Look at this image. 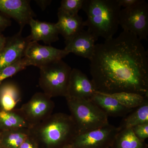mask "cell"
Instances as JSON below:
<instances>
[{
	"label": "cell",
	"instance_id": "4316f807",
	"mask_svg": "<svg viewBox=\"0 0 148 148\" xmlns=\"http://www.w3.org/2000/svg\"><path fill=\"white\" fill-rule=\"evenodd\" d=\"M19 148H39L34 140L29 136L27 140L21 144Z\"/></svg>",
	"mask_w": 148,
	"mask_h": 148
},
{
	"label": "cell",
	"instance_id": "277c9868",
	"mask_svg": "<svg viewBox=\"0 0 148 148\" xmlns=\"http://www.w3.org/2000/svg\"><path fill=\"white\" fill-rule=\"evenodd\" d=\"M79 134L109 124L108 116L92 101L66 98Z\"/></svg>",
	"mask_w": 148,
	"mask_h": 148
},
{
	"label": "cell",
	"instance_id": "e0dca14e",
	"mask_svg": "<svg viewBox=\"0 0 148 148\" xmlns=\"http://www.w3.org/2000/svg\"><path fill=\"white\" fill-rule=\"evenodd\" d=\"M21 100V92L15 84L8 82L0 84V109L13 110Z\"/></svg>",
	"mask_w": 148,
	"mask_h": 148
},
{
	"label": "cell",
	"instance_id": "4dcf8cb0",
	"mask_svg": "<svg viewBox=\"0 0 148 148\" xmlns=\"http://www.w3.org/2000/svg\"><path fill=\"white\" fill-rule=\"evenodd\" d=\"M1 131L0 130V136H1Z\"/></svg>",
	"mask_w": 148,
	"mask_h": 148
},
{
	"label": "cell",
	"instance_id": "ba28073f",
	"mask_svg": "<svg viewBox=\"0 0 148 148\" xmlns=\"http://www.w3.org/2000/svg\"><path fill=\"white\" fill-rule=\"evenodd\" d=\"M54 107V102L50 97L43 92H38L20 108L16 110L24 118L30 128L50 116Z\"/></svg>",
	"mask_w": 148,
	"mask_h": 148
},
{
	"label": "cell",
	"instance_id": "f546056e",
	"mask_svg": "<svg viewBox=\"0 0 148 148\" xmlns=\"http://www.w3.org/2000/svg\"><path fill=\"white\" fill-rule=\"evenodd\" d=\"M6 41V38L0 33V52L2 50Z\"/></svg>",
	"mask_w": 148,
	"mask_h": 148
},
{
	"label": "cell",
	"instance_id": "3957f363",
	"mask_svg": "<svg viewBox=\"0 0 148 148\" xmlns=\"http://www.w3.org/2000/svg\"><path fill=\"white\" fill-rule=\"evenodd\" d=\"M121 8L117 0H84L82 9L87 16L85 27L98 39L112 38L118 29Z\"/></svg>",
	"mask_w": 148,
	"mask_h": 148
},
{
	"label": "cell",
	"instance_id": "2e32d148",
	"mask_svg": "<svg viewBox=\"0 0 148 148\" xmlns=\"http://www.w3.org/2000/svg\"><path fill=\"white\" fill-rule=\"evenodd\" d=\"M90 101L100 108L108 117L125 116L133 110L125 108L108 94L98 91Z\"/></svg>",
	"mask_w": 148,
	"mask_h": 148
},
{
	"label": "cell",
	"instance_id": "5b68a950",
	"mask_svg": "<svg viewBox=\"0 0 148 148\" xmlns=\"http://www.w3.org/2000/svg\"><path fill=\"white\" fill-rule=\"evenodd\" d=\"M39 69V84L44 93L51 98L66 97L72 68L61 59L46 64Z\"/></svg>",
	"mask_w": 148,
	"mask_h": 148
},
{
	"label": "cell",
	"instance_id": "d6986e66",
	"mask_svg": "<svg viewBox=\"0 0 148 148\" xmlns=\"http://www.w3.org/2000/svg\"><path fill=\"white\" fill-rule=\"evenodd\" d=\"M21 128H29V126L16 109L10 111L0 109V130L1 132Z\"/></svg>",
	"mask_w": 148,
	"mask_h": 148
},
{
	"label": "cell",
	"instance_id": "ac0fdd59",
	"mask_svg": "<svg viewBox=\"0 0 148 148\" xmlns=\"http://www.w3.org/2000/svg\"><path fill=\"white\" fill-rule=\"evenodd\" d=\"M29 136V128H17L2 131L0 136V147L19 148Z\"/></svg>",
	"mask_w": 148,
	"mask_h": 148
},
{
	"label": "cell",
	"instance_id": "cb8c5ba5",
	"mask_svg": "<svg viewBox=\"0 0 148 148\" xmlns=\"http://www.w3.org/2000/svg\"><path fill=\"white\" fill-rule=\"evenodd\" d=\"M84 0H62L58 10L71 15L78 14L82 9Z\"/></svg>",
	"mask_w": 148,
	"mask_h": 148
},
{
	"label": "cell",
	"instance_id": "83f0119b",
	"mask_svg": "<svg viewBox=\"0 0 148 148\" xmlns=\"http://www.w3.org/2000/svg\"><path fill=\"white\" fill-rule=\"evenodd\" d=\"M10 25V20L0 14V33Z\"/></svg>",
	"mask_w": 148,
	"mask_h": 148
},
{
	"label": "cell",
	"instance_id": "8fae6325",
	"mask_svg": "<svg viewBox=\"0 0 148 148\" xmlns=\"http://www.w3.org/2000/svg\"><path fill=\"white\" fill-rule=\"evenodd\" d=\"M0 12L18 23L21 33L25 26L36 16L28 0H0Z\"/></svg>",
	"mask_w": 148,
	"mask_h": 148
},
{
	"label": "cell",
	"instance_id": "44dd1931",
	"mask_svg": "<svg viewBox=\"0 0 148 148\" xmlns=\"http://www.w3.org/2000/svg\"><path fill=\"white\" fill-rule=\"evenodd\" d=\"M146 123H148V100L125 118L119 127L120 129L132 128Z\"/></svg>",
	"mask_w": 148,
	"mask_h": 148
},
{
	"label": "cell",
	"instance_id": "4fadbf2b",
	"mask_svg": "<svg viewBox=\"0 0 148 148\" xmlns=\"http://www.w3.org/2000/svg\"><path fill=\"white\" fill-rule=\"evenodd\" d=\"M98 39L88 30L83 29L72 39L65 42L64 50L90 60L94 53Z\"/></svg>",
	"mask_w": 148,
	"mask_h": 148
},
{
	"label": "cell",
	"instance_id": "ffe728a7",
	"mask_svg": "<svg viewBox=\"0 0 148 148\" xmlns=\"http://www.w3.org/2000/svg\"><path fill=\"white\" fill-rule=\"evenodd\" d=\"M115 148H146L144 142L135 135L132 128L120 129L115 139Z\"/></svg>",
	"mask_w": 148,
	"mask_h": 148
},
{
	"label": "cell",
	"instance_id": "8992f818",
	"mask_svg": "<svg viewBox=\"0 0 148 148\" xmlns=\"http://www.w3.org/2000/svg\"><path fill=\"white\" fill-rule=\"evenodd\" d=\"M119 25L123 31L132 33L139 39L147 40L148 4L145 0L137 5L121 9Z\"/></svg>",
	"mask_w": 148,
	"mask_h": 148
},
{
	"label": "cell",
	"instance_id": "d4e9b609",
	"mask_svg": "<svg viewBox=\"0 0 148 148\" xmlns=\"http://www.w3.org/2000/svg\"><path fill=\"white\" fill-rule=\"evenodd\" d=\"M135 136L144 142L148 138V123L136 125L132 128Z\"/></svg>",
	"mask_w": 148,
	"mask_h": 148
},
{
	"label": "cell",
	"instance_id": "6da1fadb",
	"mask_svg": "<svg viewBox=\"0 0 148 148\" xmlns=\"http://www.w3.org/2000/svg\"><path fill=\"white\" fill-rule=\"evenodd\" d=\"M92 81L98 92L148 95V56L141 40L123 31L95 45L90 60Z\"/></svg>",
	"mask_w": 148,
	"mask_h": 148
},
{
	"label": "cell",
	"instance_id": "484cf974",
	"mask_svg": "<svg viewBox=\"0 0 148 148\" xmlns=\"http://www.w3.org/2000/svg\"><path fill=\"white\" fill-rule=\"evenodd\" d=\"M121 7L124 8H129L137 5L143 2V0H117Z\"/></svg>",
	"mask_w": 148,
	"mask_h": 148
},
{
	"label": "cell",
	"instance_id": "9c48e42d",
	"mask_svg": "<svg viewBox=\"0 0 148 148\" xmlns=\"http://www.w3.org/2000/svg\"><path fill=\"white\" fill-rule=\"evenodd\" d=\"M64 49H60L51 46L42 45L36 42H29L24 58L28 66H33L40 68L44 65L57 61L69 55Z\"/></svg>",
	"mask_w": 148,
	"mask_h": 148
},
{
	"label": "cell",
	"instance_id": "5bb4252c",
	"mask_svg": "<svg viewBox=\"0 0 148 148\" xmlns=\"http://www.w3.org/2000/svg\"><path fill=\"white\" fill-rule=\"evenodd\" d=\"M29 25L31 33L28 37L31 41H42L50 45L59 40V32L56 23L40 21L34 18L31 19Z\"/></svg>",
	"mask_w": 148,
	"mask_h": 148
},
{
	"label": "cell",
	"instance_id": "d6a6232c",
	"mask_svg": "<svg viewBox=\"0 0 148 148\" xmlns=\"http://www.w3.org/2000/svg\"><path fill=\"white\" fill-rule=\"evenodd\" d=\"M146 148H147V147H146Z\"/></svg>",
	"mask_w": 148,
	"mask_h": 148
},
{
	"label": "cell",
	"instance_id": "9a60e30c",
	"mask_svg": "<svg viewBox=\"0 0 148 148\" xmlns=\"http://www.w3.org/2000/svg\"><path fill=\"white\" fill-rule=\"evenodd\" d=\"M57 16L58 20L56 24L59 34L65 39V42L72 39L84 29V21L78 14L71 15L58 10Z\"/></svg>",
	"mask_w": 148,
	"mask_h": 148
},
{
	"label": "cell",
	"instance_id": "7a4b0ae2",
	"mask_svg": "<svg viewBox=\"0 0 148 148\" xmlns=\"http://www.w3.org/2000/svg\"><path fill=\"white\" fill-rule=\"evenodd\" d=\"M39 148H67L79 132L70 115L57 113L29 128Z\"/></svg>",
	"mask_w": 148,
	"mask_h": 148
},
{
	"label": "cell",
	"instance_id": "f1b7e54d",
	"mask_svg": "<svg viewBox=\"0 0 148 148\" xmlns=\"http://www.w3.org/2000/svg\"><path fill=\"white\" fill-rule=\"evenodd\" d=\"M35 1L43 10H45L51 2V1L49 0H37Z\"/></svg>",
	"mask_w": 148,
	"mask_h": 148
},
{
	"label": "cell",
	"instance_id": "30bf717a",
	"mask_svg": "<svg viewBox=\"0 0 148 148\" xmlns=\"http://www.w3.org/2000/svg\"><path fill=\"white\" fill-rule=\"evenodd\" d=\"M97 92L94 84L79 69H72L65 98L91 101Z\"/></svg>",
	"mask_w": 148,
	"mask_h": 148
},
{
	"label": "cell",
	"instance_id": "7c38bea8",
	"mask_svg": "<svg viewBox=\"0 0 148 148\" xmlns=\"http://www.w3.org/2000/svg\"><path fill=\"white\" fill-rule=\"evenodd\" d=\"M18 32L6 41L0 52V70L24 57L25 50L30 42L29 37L24 38Z\"/></svg>",
	"mask_w": 148,
	"mask_h": 148
},
{
	"label": "cell",
	"instance_id": "7402d4cb",
	"mask_svg": "<svg viewBox=\"0 0 148 148\" xmlns=\"http://www.w3.org/2000/svg\"><path fill=\"white\" fill-rule=\"evenodd\" d=\"M107 94L115 98L125 108L132 110L140 107L148 100V95L132 92H121Z\"/></svg>",
	"mask_w": 148,
	"mask_h": 148
},
{
	"label": "cell",
	"instance_id": "1f68e13d",
	"mask_svg": "<svg viewBox=\"0 0 148 148\" xmlns=\"http://www.w3.org/2000/svg\"><path fill=\"white\" fill-rule=\"evenodd\" d=\"M0 148H2L1 147H0Z\"/></svg>",
	"mask_w": 148,
	"mask_h": 148
},
{
	"label": "cell",
	"instance_id": "603a6c76",
	"mask_svg": "<svg viewBox=\"0 0 148 148\" xmlns=\"http://www.w3.org/2000/svg\"><path fill=\"white\" fill-rule=\"evenodd\" d=\"M28 66L24 57L13 64L4 67L0 70V84L8 78L24 70Z\"/></svg>",
	"mask_w": 148,
	"mask_h": 148
},
{
	"label": "cell",
	"instance_id": "52a82bcc",
	"mask_svg": "<svg viewBox=\"0 0 148 148\" xmlns=\"http://www.w3.org/2000/svg\"><path fill=\"white\" fill-rule=\"evenodd\" d=\"M120 130L108 124L78 134L67 148H110Z\"/></svg>",
	"mask_w": 148,
	"mask_h": 148
}]
</instances>
